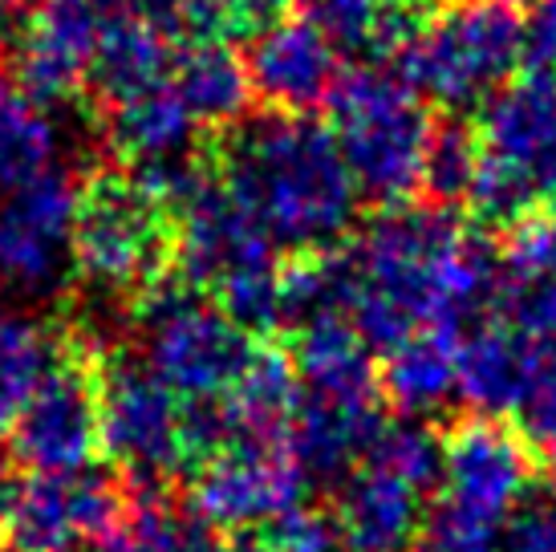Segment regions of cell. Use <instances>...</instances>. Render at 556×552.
<instances>
[{
	"mask_svg": "<svg viewBox=\"0 0 556 552\" xmlns=\"http://www.w3.org/2000/svg\"><path fill=\"white\" fill-rule=\"evenodd\" d=\"M350 301L345 317L366 346L387 353L418 329H455L500 297V261L483 236L443 208H394L341 244Z\"/></svg>",
	"mask_w": 556,
	"mask_h": 552,
	"instance_id": "cell-1",
	"label": "cell"
},
{
	"mask_svg": "<svg viewBox=\"0 0 556 552\" xmlns=\"http://www.w3.org/2000/svg\"><path fill=\"white\" fill-rule=\"evenodd\" d=\"M219 184L236 196L273 248L293 256L333 252L357 215V187L333 130L309 114H277L236 126L224 142Z\"/></svg>",
	"mask_w": 556,
	"mask_h": 552,
	"instance_id": "cell-2",
	"label": "cell"
},
{
	"mask_svg": "<svg viewBox=\"0 0 556 552\" xmlns=\"http://www.w3.org/2000/svg\"><path fill=\"white\" fill-rule=\"evenodd\" d=\"M333 142L350 167L357 196L399 208L422 187L431 154V110L394 70L341 74L329 98Z\"/></svg>",
	"mask_w": 556,
	"mask_h": 552,
	"instance_id": "cell-3",
	"label": "cell"
},
{
	"mask_svg": "<svg viewBox=\"0 0 556 552\" xmlns=\"http://www.w3.org/2000/svg\"><path fill=\"white\" fill-rule=\"evenodd\" d=\"M525 62V16L511 0H455L394 53V74L439 106L488 102Z\"/></svg>",
	"mask_w": 556,
	"mask_h": 552,
	"instance_id": "cell-4",
	"label": "cell"
},
{
	"mask_svg": "<svg viewBox=\"0 0 556 552\" xmlns=\"http://www.w3.org/2000/svg\"><path fill=\"white\" fill-rule=\"evenodd\" d=\"M471 208L492 224H520L556 179V81L528 74L483 102L476 130Z\"/></svg>",
	"mask_w": 556,
	"mask_h": 552,
	"instance_id": "cell-5",
	"label": "cell"
},
{
	"mask_svg": "<svg viewBox=\"0 0 556 552\" xmlns=\"http://www.w3.org/2000/svg\"><path fill=\"white\" fill-rule=\"evenodd\" d=\"M102 362L90 334H62L46 378L4 435V460L29 476H86L102 460Z\"/></svg>",
	"mask_w": 556,
	"mask_h": 552,
	"instance_id": "cell-6",
	"label": "cell"
},
{
	"mask_svg": "<svg viewBox=\"0 0 556 552\" xmlns=\"http://www.w3.org/2000/svg\"><path fill=\"white\" fill-rule=\"evenodd\" d=\"M142 362L179 402H224L261 341L224 317L203 292L155 280L135 305Z\"/></svg>",
	"mask_w": 556,
	"mask_h": 552,
	"instance_id": "cell-7",
	"label": "cell"
},
{
	"mask_svg": "<svg viewBox=\"0 0 556 552\" xmlns=\"http://www.w3.org/2000/svg\"><path fill=\"white\" fill-rule=\"evenodd\" d=\"M102 460L135 495H167L187 476L184 402L139 353H106L102 362Z\"/></svg>",
	"mask_w": 556,
	"mask_h": 552,
	"instance_id": "cell-8",
	"label": "cell"
},
{
	"mask_svg": "<svg viewBox=\"0 0 556 552\" xmlns=\"http://www.w3.org/2000/svg\"><path fill=\"white\" fill-rule=\"evenodd\" d=\"M170 256V224L139 179L102 175L78 200L74 273L106 297L147 292Z\"/></svg>",
	"mask_w": 556,
	"mask_h": 552,
	"instance_id": "cell-9",
	"label": "cell"
},
{
	"mask_svg": "<svg viewBox=\"0 0 556 552\" xmlns=\"http://www.w3.org/2000/svg\"><path fill=\"white\" fill-rule=\"evenodd\" d=\"M170 215V256L179 264L187 289L203 292L207 301H219L224 292L240 289L280 264L261 224L212 175H203L195 191Z\"/></svg>",
	"mask_w": 556,
	"mask_h": 552,
	"instance_id": "cell-10",
	"label": "cell"
},
{
	"mask_svg": "<svg viewBox=\"0 0 556 552\" xmlns=\"http://www.w3.org/2000/svg\"><path fill=\"white\" fill-rule=\"evenodd\" d=\"M541 463L525 443L520 427L508 418L467 414L464 423L443 430V479L439 504L459 516L504 528L508 516L536 491Z\"/></svg>",
	"mask_w": 556,
	"mask_h": 552,
	"instance_id": "cell-11",
	"label": "cell"
},
{
	"mask_svg": "<svg viewBox=\"0 0 556 552\" xmlns=\"http://www.w3.org/2000/svg\"><path fill=\"white\" fill-rule=\"evenodd\" d=\"M81 191L65 171L0 200V289L53 297L74 276V228Z\"/></svg>",
	"mask_w": 556,
	"mask_h": 552,
	"instance_id": "cell-12",
	"label": "cell"
},
{
	"mask_svg": "<svg viewBox=\"0 0 556 552\" xmlns=\"http://www.w3.org/2000/svg\"><path fill=\"white\" fill-rule=\"evenodd\" d=\"M309 479L289 443H228L191 476V507L216 532H248L256 524L301 512Z\"/></svg>",
	"mask_w": 556,
	"mask_h": 552,
	"instance_id": "cell-13",
	"label": "cell"
},
{
	"mask_svg": "<svg viewBox=\"0 0 556 552\" xmlns=\"http://www.w3.org/2000/svg\"><path fill=\"white\" fill-rule=\"evenodd\" d=\"M114 16V0H33L29 25L13 46L25 98L46 110L74 98L81 81H90Z\"/></svg>",
	"mask_w": 556,
	"mask_h": 552,
	"instance_id": "cell-14",
	"label": "cell"
},
{
	"mask_svg": "<svg viewBox=\"0 0 556 552\" xmlns=\"http://www.w3.org/2000/svg\"><path fill=\"white\" fill-rule=\"evenodd\" d=\"M244 65L252 90L277 114H305L321 106L341 81L338 46L313 16L264 25Z\"/></svg>",
	"mask_w": 556,
	"mask_h": 552,
	"instance_id": "cell-15",
	"label": "cell"
},
{
	"mask_svg": "<svg viewBox=\"0 0 556 552\" xmlns=\"http://www.w3.org/2000/svg\"><path fill=\"white\" fill-rule=\"evenodd\" d=\"M427 491L406 484L402 476L378 467V463H357L350 476L338 484L333 495V537L345 552H410L427 504Z\"/></svg>",
	"mask_w": 556,
	"mask_h": 552,
	"instance_id": "cell-16",
	"label": "cell"
},
{
	"mask_svg": "<svg viewBox=\"0 0 556 552\" xmlns=\"http://www.w3.org/2000/svg\"><path fill=\"white\" fill-rule=\"evenodd\" d=\"M495 305L504 325L541 353H556V203L511 224Z\"/></svg>",
	"mask_w": 556,
	"mask_h": 552,
	"instance_id": "cell-17",
	"label": "cell"
},
{
	"mask_svg": "<svg viewBox=\"0 0 556 552\" xmlns=\"http://www.w3.org/2000/svg\"><path fill=\"white\" fill-rule=\"evenodd\" d=\"M544 357L548 353H541L504 322L479 325L459 346V394L483 418H511L525 406Z\"/></svg>",
	"mask_w": 556,
	"mask_h": 552,
	"instance_id": "cell-18",
	"label": "cell"
},
{
	"mask_svg": "<svg viewBox=\"0 0 556 552\" xmlns=\"http://www.w3.org/2000/svg\"><path fill=\"white\" fill-rule=\"evenodd\" d=\"M459 346L455 329H418L378 366V394L402 418H422L439 411L451 394H459Z\"/></svg>",
	"mask_w": 556,
	"mask_h": 552,
	"instance_id": "cell-19",
	"label": "cell"
},
{
	"mask_svg": "<svg viewBox=\"0 0 556 552\" xmlns=\"http://www.w3.org/2000/svg\"><path fill=\"white\" fill-rule=\"evenodd\" d=\"M305 394L321 399H382L370 346L345 317H317L293 334L289 350Z\"/></svg>",
	"mask_w": 556,
	"mask_h": 552,
	"instance_id": "cell-20",
	"label": "cell"
},
{
	"mask_svg": "<svg viewBox=\"0 0 556 552\" xmlns=\"http://www.w3.org/2000/svg\"><path fill=\"white\" fill-rule=\"evenodd\" d=\"M106 135L114 151L130 159L135 167H159L191 154L195 118L187 114L184 98L170 86V74L147 90L130 93L123 102H110Z\"/></svg>",
	"mask_w": 556,
	"mask_h": 552,
	"instance_id": "cell-21",
	"label": "cell"
},
{
	"mask_svg": "<svg viewBox=\"0 0 556 552\" xmlns=\"http://www.w3.org/2000/svg\"><path fill=\"white\" fill-rule=\"evenodd\" d=\"M296 406H301V378L293 357L280 346H261L224 399L232 443H289Z\"/></svg>",
	"mask_w": 556,
	"mask_h": 552,
	"instance_id": "cell-22",
	"label": "cell"
},
{
	"mask_svg": "<svg viewBox=\"0 0 556 552\" xmlns=\"http://www.w3.org/2000/svg\"><path fill=\"white\" fill-rule=\"evenodd\" d=\"M170 86L195 126H228L248 106V65L228 41H187L170 62Z\"/></svg>",
	"mask_w": 556,
	"mask_h": 552,
	"instance_id": "cell-23",
	"label": "cell"
},
{
	"mask_svg": "<svg viewBox=\"0 0 556 552\" xmlns=\"http://www.w3.org/2000/svg\"><path fill=\"white\" fill-rule=\"evenodd\" d=\"M90 549L81 520L78 476L21 479L13 520L4 532V552H78Z\"/></svg>",
	"mask_w": 556,
	"mask_h": 552,
	"instance_id": "cell-24",
	"label": "cell"
},
{
	"mask_svg": "<svg viewBox=\"0 0 556 552\" xmlns=\"http://www.w3.org/2000/svg\"><path fill=\"white\" fill-rule=\"evenodd\" d=\"M170 37H163L159 29L142 25V21H130V16H114L110 21L106 37L98 46V58H93L90 81L98 86V93L110 102H123L130 93L147 90L170 74Z\"/></svg>",
	"mask_w": 556,
	"mask_h": 552,
	"instance_id": "cell-25",
	"label": "cell"
},
{
	"mask_svg": "<svg viewBox=\"0 0 556 552\" xmlns=\"http://www.w3.org/2000/svg\"><path fill=\"white\" fill-rule=\"evenodd\" d=\"M62 130L46 106L29 98H0V191H21L58 171Z\"/></svg>",
	"mask_w": 556,
	"mask_h": 552,
	"instance_id": "cell-26",
	"label": "cell"
},
{
	"mask_svg": "<svg viewBox=\"0 0 556 552\" xmlns=\"http://www.w3.org/2000/svg\"><path fill=\"white\" fill-rule=\"evenodd\" d=\"M58 338L62 329L37 325L0 297V443L37 382L46 378L49 362L58 353Z\"/></svg>",
	"mask_w": 556,
	"mask_h": 552,
	"instance_id": "cell-27",
	"label": "cell"
},
{
	"mask_svg": "<svg viewBox=\"0 0 556 552\" xmlns=\"http://www.w3.org/2000/svg\"><path fill=\"white\" fill-rule=\"evenodd\" d=\"M102 552H232L195 507L175 504L170 495H135V512Z\"/></svg>",
	"mask_w": 556,
	"mask_h": 552,
	"instance_id": "cell-28",
	"label": "cell"
},
{
	"mask_svg": "<svg viewBox=\"0 0 556 552\" xmlns=\"http://www.w3.org/2000/svg\"><path fill=\"white\" fill-rule=\"evenodd\" d=\"M476 159H479L476 135H471L464 123L434 126L422 187H427L439 203L467 200V196H471V179H476Z\"/></svg>",
	"mask_w": 556,
	"mask_h": 552,
	"instance_id": "cell-29",
	"label": "cell"
},
{
	"mask_svg": "<svg viewBox=\"0 0 556 552\" xmlns=\"http://www.w3.org/2000/svg\"><path fill=\"white\" fill-rule=\"evenodd\" d=\"M232 552H338V537H333V524L329 516L317 512H289L280 520L256 524L248 532H236Z\"/></svg>",
	"mask_w": 556,
	"mask_h": 552,
	"instance_id": "cell-30",
	"label": "cell"
},
{
	"mask_svg": "<svg viewBox=\"0 0 556 552\" xmlns=\"http://www.w3.org/2000/svg\"><path fill=\"white\" fill-rule=\"evenodd\" d=\"M410 552H500V528L459 516L455 507L434 500L422 516Z\"/></svg>",
	"mask_w": 556,
	"mask_h": 552,
	"instance_id": "cell-31",
	"label": "cell"
},
{
	"mask_svg": "<svg viewBox=\"0 0 556 552\" xmlns=\"http://www.w3.org/2000/svg\"><path fill=\"white\" fill-rule=\"evenodd\" d=\"M390 9L394 0H313V21L329 33L338 49H357L378 46Z\"/></svg>",
	"mask_w": 556,
	"mask_h": 552,
	"instance_id": "cell-32",
	"label": "cell"
},
{
	"mask_svg": "<svg viewBox=\"0 0 556 552\" xmlns=\"http://www.w3.org/2000/svg\"><path fill=\"white\" fill-rule=\"evenodd\" d=\"M520 435L541 463V476H556V353L544 357L541 374L520 406Z\"/></svg>",
	"mask_w": 556,
	"mask_h": 552,
	"instance_id": "cell-33",
	"label": "cell"
},
{
	"mask_svg": "<svg viewBox=\"0 0 556 552\" xmlns=\"http://www.w3.org/2000/svg\"><path fill=\"white\" fill-rule=\"evenodd\" d=\"M500 552H556V488L532 491L500 528Z\"/></svg>",
	"mask_w": 556,
	"mask_h": 552,
	"instance_id": "cell-34",
	"label": "cell"
},
{
	"mask_svg": "<svg viewBox=\"0 0 556 552\" xmlns=\"http://www.w3.org/2000/svg\"><path fill=\"white\" fill-rule=\"evenodd\" d=\"M525 65L528 74L556 81V0H536L525 21Z\"/></svg>",
	"mask_w": 556,
	"mask_h": 552,
	"instance_id": "cell-35",
	"label": "cell"
},
{
	"mask_svg": "<svg viewBox=\"0 0 556 552\" xmlns=\"http://www.w3.org/2000/svg\"><path fill=\"white\" fill-rule=\"evenodd\" d=\"M187 4H191V0H114V9H118V13L130 16V21L151 25V29H159L163 37L184 33Z\"/></svg>",
	"mask_w": 556,
	"mask_h": 552,
	"instance_id": "cell-36",
	"label": "cell"
},
{
	"mask_svg": "<svg viewBox=\"0 0 556 552\" xmlns=\"http://www.w3.org/2000/svg\"><path fill=\"white\" fill-rule=\"evenodd\" d=\"M16 495H21V472L9 460H0V552H4V532L13 520Z\"/></svg>",
	"mask_w": 556,
	"mask_h": 552,
	"instance_id": "cell-37",
	"label": "cell"
},
{
	"mask_svg": "<svg viewBox=\"0 0 556 552\" xmlns=\"http://www.w3.org/2000/svg\"><path fill=\"white\" fill-rule=\"evenodd\" d=\"M240 4H244L248 21L261 25V21H277V16H285L296 0H240Z\"/></svg>",
	"mask_w": 556,
	"mask_h": 552,
	"instance_id": "cell-38",
	"label": "cell"
},
{
	"mask_svg": "<svg viewBox=\"0 0 556 552\" xmlns=\"http://www.w3.org/2000/svg\"><path fill=\"white\" fill-rule=\"evenodd\" d=\"M0 98H4V77H0Z\"/></svg>",
	"mask_w": 556,
	"mask_h": 552,
	"instance_id": "cell-39",
	"label": "cell"
},
{
	"mask_svg": "<svg viewBox=\"0 0 556 552\" xmlns=\"http://www.w3.org/2000/svg\"><path fill=\"white\" fill-rule=\"evenodd\" d=\"M511 4H516V0H511Z\"/></svg>",
	"mask_w": 556,
	"mask_h": 552,
	"instance_id": "cell-40",
	"label": "cell"
}]
</instances>
